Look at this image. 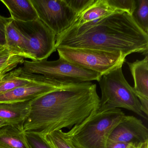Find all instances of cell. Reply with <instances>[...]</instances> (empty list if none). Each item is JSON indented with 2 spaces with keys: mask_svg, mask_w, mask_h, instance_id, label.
Instances as JSON below:
<instances>
[{
  "mask_svg": "<svg viewBox=\"0 0 148 148\" xmlns=\"http://www.w3.org/2000/svg\"><path fill=\"white\" fill-rule=\"evenodd\" d=\"M99 102L97 85L91 82L48 92L31 100L22 129L45 137L64 128L71 130L97 110Z\"/></svg>",
  "mask_w": 148,
  "mask_h": 148,
  "instance_id": "cell-1",
  "label": "cell"
},
{
  "mask_svg": "<svg viewBox=\"0 0 148 148\" xmlns=\"http://www.w3.org/2000/svg\"><path fill=\"white\" fill-rule=\"evenodd\" d=\"M87 48L119 53L126 58L133 53L148 55V34L126 12L110 15L67 29L56 36V48Z\"/></svg>",
  "mask_w": 148,
  "mask_h": 148,
  "instance_id": "cell-2",
  "label": "cell"
},
{
  "mask_svg": "<svg viewBox=\"0 0 148 148\" xmlns=\"http://www.w3.org/2000/svg\"><path fill=\"white\" fill-rule=\"evenodd\" d=\"M125 116L120 109L98 110L64 132L65 137L75 148H106L112 132Z\"/></svg>",
  "mask_w": 148,
  "mask_h": 148,
  "instance_id": "cell-3",
  "label": "cell"
},
{
  "mask_svg": "<svg viewBox=\"0 0 148 148\" xmlns=\"http://www.w3.org/2000/svg\"><path fill=\"white\" fill-rule=\"evenodd\" d=\"M98 82L101 90L99 110L124 108L148 119L142 112L141 104L133 87L124 76L122 67L101 76Z\"/></svg>",
  "mask_w": 148,
  "mask_h": 148,
  "instance_id": "cell-4",
  "label": "cell"
},
{
  "mask_svg": "<svg viewBox=\"0 0 148 148\" xmlns=\"http://www.w3.org/2000/svg\"><path fill=\"white\" fill-rule=\"evenodd\" d=\"M21 70L26 73L42 75L60 82L81 83L97 81L101 75L98 73L81 68L59 57L58 60H25Z\"/></svg>",
  "mask_w": 148,
  "mask_h": 148,
  "instance_id": "cell-5",
  "label": "cell"
},
{
  "mask_svg": "<svg viewBox=\"0 0 148 148\" xmlns=\"http://www.w3.org/2000/svg\"><path fill=\"white\" fill-rule=\"evenodd\" d=\"M59 56L66 61L101 76L122 67L125 58L119 53H112L87 48L60 47L56 48Z\"/></svg>",
  "mask_w": 148,
  "mask_h": 148,
  "instance_id": "cell-6",
  "label": "cell"
},
{
  "mask_svg": "<svg viewBox=\"0 0 148 148\" xmlns=\"http://www.w3.org/2000/svg\"><path fill=\"white\" fill-rule=\"evenodd\" d=\"M13 22L23 37L27 58L32 61L47 59L56 51V34L40 19Z\"/></svg>",
  "mask_w": 148,
  "mask_h": 148,
  "instance_id": "cell-7",
  "label": "cell"
},
{
  "mask_svg": "<svg viewBox=\"0 0 148 148\" xmlns=\"http://www.w3.org/2000/svg\"><path fill=\"white\" fill-rule=\"evenodd\" d=\"M39 19L56 34L69 29L77 14L66 0H31Z\"/></svg>",
  "mask_w": 148,
  "mask_h": 148,
  "instance_id": "cell-8",
  "label": "cell"
},
{
  "mask_svg": "<svg viewBox=\"0 0 148 148\" xmlns=\"http://www.w3.org/2000/svg\"><path fill=\"white\" fill-rule=\"evenodd\" d=\"M109 140L129 144L148 141V130L143 122L132 116H125L112 132Z\"/></svg>",
  "mask_w": 148,
  "mask_h": 148,
  "instance_id": "cell-9",
  "label": "cell"
},
{
  "mask_svg": "<svg viewBox=\"0 0 148 148\" xmlns=\"http://www.w3.org/2000/svg\"><path fill=\"white\" fill-rule=\"evenodd\" d=\"M79 84L70 87H60L44 83L34 82L0 94V103L30 101L48 92L57 90L68 89Z\"/></svg>",
  "mask_w": 148,
  "mask_h": 148,
  "instance_id": "cell-10",
  "label": "cell"
},
{
  "mask_svg": "<svg viewBox=\"0 0 148 148\" xmlns=\"http://www.w3.org/2000/svg\"><path fill=\"white\" fill-rule=\"evenodd\" d=\"M134 82L133 90L138 98L143 113L148 115V56L142 60L126 62Z\"/></svg>",
  "mask_w": 148,
  "mask_h": 148,
  "instance_id": "cell-11",
  "label": "cell"
},
{
  "mask_svg": "<svg viewBox=\"0 0 148 148\" xmlns=\"http://www.w3.org/2000/svg\"><path fill=\"white\" fill-rule=\"evenodd\" d=\"M118 11H120L113 9L109 5L107 0H93L91 4L77 15L70 28L80 26L110 15Z\"/></svg>",
  "mask_w": 148,
  "mask_h": 148,
  "instance_id": "cell-12",
  "label": "cell"
},
{
  "mask_svg": "<svg viewBox=\"0 0 148 148\" xmlns=\"http://www.w3.org/2000/svg\"><path fill=\"white\" fill-rule=\"evenodd\" d=\"M30 102L0 103V119L8 124L22 125L30 112Z\"/></svg>",
  "mask_w": 148,
  "mask_h": 148,
  "instance_id": "cell-13",
  "label": "cell"
},
{
  "mask_svg": "<svg viewBox=\"0 0 148 148\" xmlns=\"http://www.w3.org/2000/svg\"><path fill=\"white\" fill-rule=\"evenodd\" d=\"M0 148H29L22 125L0 127Z\"/></svg>",
  "mask_w": 148,
  "mask_h": 148,
  "instance_id": "cell-14",
  "label": "cell"
},
{
  "mask_svg": "<svg viewBox=\"0 0 148 148\" xmlns=\"http://www.w3.org/2000/svg\"><path fill=\"white\" fill-rule=\"evenodd\" d=\"M1 1L8 9L13 20L27 22L39 18L31 0H1Z\"/></svg>",
  "mask_w": 148,
  "mask_h": 148,
  "instance_id": "cell-15",
  "label": "cell"
},
{
  "mask_svg": "<svg viewBox=\"0 0 148 148\" xmlns=\"http://www.w3.org/2000/svg\"><path fill=\"white\" fill-rule=\"evenodd\" d=\"M5 46L15 56L27 58L23 37L14 26L13 20L5 27Z\"/></svg>",
  "mask_w": 148,
  "mask_h": 148,
  "instance_id": "cell-16",
  "label": "cell"
},
{
  "mask_svg": "<svg viewBox=\"0 0 148 148\" xmlns=\"http://www.w3.org/2000/svg\"><path fill=\"white\" fill-rule=\"evenodd\" d=\"M132 18L138 27L148 34V0H136Z\"/></svg>",
  "mask_w": 148,
  "mask_h": 148,
  "instance_id": "cell-17",
  "label": "cell"
},
{
  "mask_svg": "<svg viewBox=\"0 0 148 148\" xmlns=\"http://www.w3.org/2000/svg\"><path fill=\"white\" fill-rule=\"evenodd\" d=\"M62 130L54 131L45 136L53 148H75L65 138Z\"/></svg>",
  "mask_w": 148,
  "mask_h": 148,
  "instance_id": "cell-18",
  "label": "cell"
},
{
  "mask_svg": "<svg viewBox=\"0 0 148 148\" xmlns=\"http://www.w3.org/2000/svg\"><path fill=\"white\" fill-rule=\"evenodd\" d=\"M29 148H53L45 137L33 132H25Z\"/></svg>",
  "mask_w": 148,
  "mask_h": 148,
  "instance_id": "cell-19",
  "label": "cell"
},
{
  "mask_svg": "<svg viewBox=\"0 0 148 148\" xmlns=\"http://www.w3.org/2000/svg\"><path fill=\"white\" fill-rule=\"evenodd\" d=\"M107 1L113 9L126 12L131 15L136 7V0H107Z\"/></svg>",
  "mask_w": 148,
  "mask_h": 148,
  "instance_id": "cell-20",
  "label": "cell"
},
{
  "mask_svg": "<svg viewBox=\"0 0 148 148\" xmlns=\"http://www.w3.org/2000/svg\"><path fill=\"white\" fill-rule=\"evenodd\" d=\"M18 57L14 55L5 46H0V69L14 61Z\"/></svg>",
  "mask_w": 148,
  "mask_h": 148,
  "instance_id": "cell-21",
  "label": "cell"
},
{
  "mask_svg": "<svg viewBox=\"0 0 148 148\" xmlns=\"http://www.w3.org/2000/svg\"><path fill=\"white\" fill-rule=\"evenodd\" d=\"M93 1V0H66L68 5L77 14L84 11Z\"/></svg>",
  "mask_w": 148,
  "mask_h": 148,
  "instance_id": "cell-22",
  "label": "cell"
},
{
  "mask_svg": "<svg viewBox=\"0 0 148 148\" xmlns=\"http://www.w3.org/2000/svg\"><path fill=\"white\" fill-rule=\"evenodd\" d=\"M24 59L22 57H18L14 61L0 69V83L8 73L13 70L18 65L23 64L25 61Z\"/></svg>",
  "mask_w": 148,
  "mask_h": 148,
  "instance_id": "cell-23",
  "label": "cell"
},
{
  "mask_svg": "<svg viewBox=\"0 0 148 148\" xmlns=\"http://www.w3.org/2000/svg\"><path fill=\"white\" fill-rule=\"evenodd\" d=\"M13 20L10 18H6L0 15V46L5 45V27Z\"/></svg>",
  "mask_w": 148,
  "mask_h": 148,
  "instance_id": "cell-24",
  "label": "cell"
},
{
  "mask_svg": "<svg viewBox=\"0 0 148 148\" xmlns=\"http://www.w3.org/2000/svg\"><path fill=\"white\" fill-rule=\"evenodd\" d=\"M130 144L123 142L112 141L108 139L106 148H128Z\"/></svg>",
  "mask_w": 148,
  "mask_h": 148,
  "instance_id": "cell-25",
  "label": "cell"
},
{
  "mask_svg": "<svg viewBox=\"0 0 148 148\" xmlns=\"http://www.w3.org/2000/svg\"><path fill=\"white\" fill-rule=\"evenodd\" d=\"M128 148H148V141L138 144H130Z\"/></svg>",
  "mask_w": 148,
  "mask_h": 148,
  "instance_id": "cell-26",
  "label": "cell"
},
{
  "mask_svg": "<svg viewBox=\"0 0 148 148\" xmlns=\"http://www.w3.org/2000/svg\"><path fill=\"white\" fill-rule=\"evenodd\" d=\"M6 124H7L6 123H5L4 121H3L2 120L0 119V127L2 126V125H5Z\"/></svg>",
  "mask_w": 148,
  "mask_h": 148,
  "instance_id": "cell-27",
  "label": "cell"
}]
</instances>
